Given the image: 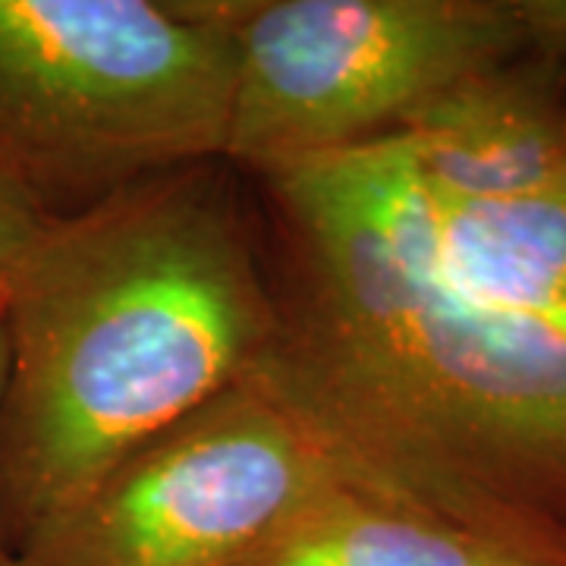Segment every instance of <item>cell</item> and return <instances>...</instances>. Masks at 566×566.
I'll use <instances>...</instances> for the list:
<instances>
[{
	"mask_svg": "<svg viewBox=\"0 0 566 566\" xmlns=\"http://www.w3.org/2000/svg\"><path fill=\"white\" fill-rule=\"evenodd\" d=\"M0 303V542L13 551L249 378L274 331V290L211 164L51 221Z\"/></svg>",
	"mask_w": 566,
	"mask_h": 566,
	"instance_id": "2",
	"label": "cell"
},
{
	"mask_svg": "<svg viewBox=\"0 0 566 566\" xmlns=\"http://www.w3.org/2000/svg\"><path fill=\"white\" fill-rule=\"evenodd\" d=\"M223 161L259 174L381 142L497 66L545 51L542 0H230Z\"/></svg>",
	"mask_w": 566,
	"mask_h": 566,
	"instance_id": "4",
	"label": "cell"
},
{
	"mask_svg": "<svg viewBox=\"0 0 566 566\" xmlns=\"http://www.w3.org/2000/svg\"><path fill=\"white\" fill-rule=\"evenodd\" d=\"M48 223L51 218H44L39 208L0 174V293L22 259L29 255V249L39 243Z\"/></svg>",
	"mask_w": 566,
	"mask_h": 566,
	"instance_id": "8",
	"label": "cell"
},
{
	"mask_svg": "<svg viewBox=\"0 0 566 566\" xmlns=\"http://www.w3.org/2000/svg\"><path fill=\"white\" fill-rule=\"evenodd\" d=\"M397 158L434 271L482 303L566 334V192L460 199L428 189L400 151Z\"/></svg>",
	"mask_w": 566,
	"mask_h": 566,
	"instance_id": "6",
	"label": "cell"
},
{
	"mask_svg": "<svg viewBox=\"0 0 566 566\" xmlns=\"http://www.w3.org/2000/svg\"><path fill=\"white\" fill-rule=\"evenodd\" d=\"M520 557L469 528L340 479L240 566H501Z\"/></svg>",
	"mask_w": 566,
	"mask_h": 566,
	"instance_id": "7",
	"label": "cell"
},
{
	"mask_svg": "<svg viewBox=\"0 0 566 566\" xmlns=\"http://www.w3.org/2000/svg\"><path fill=\"white\" fill-rule=\"evenodd\" d=\"M233 70L221 0H0V174L61 221L223 161Z\"/></svg>",
	"mask_w": 566,
	"mask_h": 566,
	"instance_id": "3",
	"label": "cell"
},
{
	"mask_svg": "<svg viewBox=\"0 0 566 566\" xmlns=\"http://www.w3.org/2000/svg\"><path fill=\"white\" fill-rule=\"evenodd\" d=\"M501 566H564V564H547V560H526V557H520V560H506Z\"/></svg>",
	"mask_w": 566,
	"mask_h": 566,
	"instance_id": "11",
	"label": "cell"
},
{
	"mask_svg": "<svg viewBox=\"0 0 566 566\" xmlns=\"http://www.w3.org/2000/svg\"><path fill=\"white\" fill-rule=\"evenodd\" d=\"M0 566H29V564L22 560L20 554L13 551V547H7L3 542H0Z\"/></svg>",
	"mask_w": 566,
	"mask_h": 566,
	"instance_id": "10",
	"label": "cell"
},
{
	"mask_svg": "<svg viewBox=\"0 0 566 566\" xmlns=\"http://www.w3.org/2000/svg\"><path fill=\"white\" fill-rule=\"evenodd\" d=\"M7 368H10V344H7L3 303H0V397H3V387H7Z\"/></svg>",
	"mask_w": 566,
	"mask_h": 566,
	"instance_id": "9",
	"label": "cell"
},
{
	"mask_svg": "<svg viewBox=\"0 0 566 566\" xmlns=\"http://www.w3.org/2000/svg\"><path fill=\"white\" fill-rule=\"evenodd\" d=\"M286 245L252 381L344 482L566 566V334L434 271L397 151L268 174Z\"/></svg>",
	"mask_w": 566,
	"mask_h": 566,
	"instance_id": "1",
	"label": "cell"
},
{
	"mask_svg": "<svg viewBox=\"0 0 566 566\" xmlns=\"http://www.w3.org/2000/svg\"><path fill=\"white\" fill-rule=\"evenodd\" d=\"M344 475L252 378L129 453L61 520L29 535V566H240Z\"/></svg>",
	"mask_w": 566,
	"mask_h": 566,
	"instance_id": "5",
	"label": "cell"
}]
</instances>
